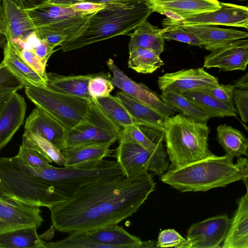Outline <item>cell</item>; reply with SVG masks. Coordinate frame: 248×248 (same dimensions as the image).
Wrapping results in <instances>:
<instances>
[{
	"label": "cell",
	"instance_id": "21",
	"mask_svg": "<svg viewBox=\"0 0 248 248\" xmlns=\"http://www.w3.org/2000/svg\"><path fill=\"white\" fill-rule=\"evenodd\" d=\"M116 96L126 108L135 124L164 131L168 117L122 91L117 93Z\"/></svg>",
	"mask_w": 248,
	"mask_h": 248
},
{
	"label": "cell",
	"instance_id": "23",
	"mask_svg": "<svg viewBox=\"0 0 248 248\" xmlns=\"http://www.w3.org/2000/svg\"><path fill=\"white\" fill-rule=\"evenodd\" d=\"M94 242L110 248H140V238L133 235L118 224L86 231Z\"/></svg>",
	"mask_w": 248,
	"mask_h": 248
},
{
	"label": "cell",
	"instance_id": "36",
	"mask_svg": "<svg viewBox=\"0 0 248 248\" xmlns=\"http://www.w3.org/2000/svg\"><path fill=\"white\" fill-rule=\"evenodd\" d=\"M108 73L104 72L98 73L96 76L91 78L88 85L90 96L97 98L109 95L114 88Z\"/></svg>",
	"mask_w": 248,
	"mask_h": 248
},
{
	"label": "cell",
	"instance_id": "50",
	"mask_svg": "<svg viewBox=\"0 0 248 248\" xmlns=\"http://www.w3.org/2000/svg\"><path fill=\"white\" fill-rule=\"evenodd\" d=\"M123 0H86L87 1L92 2L99 4H106L109 3L116 2Z\"/></svg>",
	"mask_w": 248,
	"mask_h": 248
},
{
	"label": "cell",
	"instance_id": "9",
	"mask_svg": "<svg viewBox=\"0 0 248 248\" xmlns=\"http://www.w3.org/2000/svg\"><path fill=\"white\" fill-rule=\"evenodd\" d=\"M219 9L190 16L179 20L168 17L162 21L166 26H183L193 25H224L248 29V8L246 6L219 2Z\"/></svg>",
	"mask_w": 248,
	"mask_h": 248
},
{
	"label": "cell",
	"instance_id": "13",
	"mask_svg": "<svg viewBox=\"0 0 248 248\" xmlns=\"http://www.w3.org/2000/svg\"><path fill=\"white\" fill-rule=\"evenodd\" d=\"M158 86L162 92L170 90L180 93L219 84L217 78L203 67L184 69L167 73L158 77Z\"/></svg>",
	"mask_w": 248,
	"mask_h": 248
},
{
	"label": "cell",
	"instance_id": "10",
	"mask_svg": "<svg viewBox=\"0 0 248 248\" xmlns=\"http://www.w3.org/2000/svg\"><path fill=\"white\" fill-rule=\"evenodd\" d=\"M230 218L226 214L216 216L192 225L181 248H216L220 245L229 230Z\"/></svg>",
	"mask_w": 248,
	"mask_h": 248
},
{
	"label": "cell",
	"instance_id": "52",
	"mask_svg": "<svg viewBox=\"0 0 248 248\" xmlns=\"http://www.w3.org/2000/svg\"><path fill=\"white\" fill-rule=\"evenodd\" d=\"M7 40L5 35L2 32H0V48H3L6 43Z\"/></svg>",
	"mask_w": 248,
	"mask_h": 248
},
{
	"label": "cell",
	"instance_id": "35",
	"mask_svg": "<svg viewBox=\"0 0 248 248\" xmlns=\"http://www.w3.org/2000/svg\"><path fill=\"white\" fill-rule=\"evenodd\" d=\"M43 243L45 248H110L108 245L94 242L87 232L83 230L71 232L67 238L62 240Z\"/></svg>",
	"mask_w": 248,
	"mask_h": 248
},
{
	"label": "cell",
	"instance_id": "25",
	"mask_svg": "<svg viewBox=\"0 0 248 248\" xmlns=\"http://www.w3.org/2000/svg\"><path fill=\"white\" fill-rule=\"evenodd\" d=\"M112 144L103 142L66 147L62 151L65 158L64 166H76L110 156L114 152L109 148Z\"/></svg>",
	"mask_w": 248,
	"mask_h": 248
},
{
	"label": "cell",
	"instance_id": "53",
	"mask_svg": "<svg viewBox=\"0 0 248 248\" xmlns=\"http://www.w3.org/2000/svg\"><path fill=\"white\" fill-rule=\"evenodd\" d=\"M29 3H30L31 6H36L39 5L46 0H25Z\"/></svg>",
	"mask_w": 248,
	"mask_h": 248
},
{
	"label": "cell",
	"instance_id": "29",
	"mask_svg": "<svg viewBox=\"0 0 248 248\" xmlns=\"http://www.w3.org/2000/svg\"><path fill=\"white\" fill-rule=\"evenodd\" d=\"M162 29L150 23L147 20L129 33V50L136 47L152 49L159 54L164 49V39L161 35Z\"/></svg>",
	"mask_w": 248,
	"mask_h": 248
},
{
	"label": "cell",
	"instance_id": "33",
	"mask_svg": "<svg viewBox=\"0 0 248 248\" xmlns=\"http://www.w3.org/2000/svg\"><path fill=\"white\" fill-rule=\"evenodd\" d=\"M22 142L40 151L50 163L54 162L59 166H64L65 158L62 151L40 136L24 131Z\"/></svg>",
	"mask_w": 248,
	"mask_h": 248
},
{
	"label": "cell",
	"instance_id": "4",
	"mask_svg": "<svg viewBox=\"0 0 248 248\" xmlns=\"http://www.w3.org/2000/svg\"><path fill=\"white\" fill-rule=\"evenodd\" d=\"M166 152L175 168L214 156L208 147L207 123L196 121L182 113L168 117L164 125Z\"/></svg>",
	"mask_w": 248,
	"mask_h": 248
},
{
	"label": "cell",
	"instance_id": "31",
	"mask_svg": "<svg viewBox=\"0 0 248 248\" xmlns=\"http://www.w3.org/2000/svg\"><path fill=\"white\" fill-rule=\"evenodd\" d=\"M158 52L136 47L129 50L128 66L138 73L151 74L164 64Z\"/></svg>",
	"mask_w": 248,
	"mask_h": 248
},
{
	"label": "cell",
	"instance_id": "5",
	"mask_svg": "<svg viewBox=\"0 0 248 248\" xmlns=\"http://www.w3.org/2000/svg\"><path fill=\"white\" fill-rule=\"evenodd\" d=\"M27 96L36 106L57 120L67 130L84 117L90 99L54 90L47 86L25 87Z\"/></svg>",
	"mask_w": 248,
	"mask_h": 248
},
{
	"label": "cell",
	"instance_id": "32",
	"mask_svg": "<svg viewBox=\"0 0 248 248\" xmlns=\"http://www.w3.org/2000/svg\"><path fill=\"white\" fill-rule=\"evenodd\" d=\"M160 96L168 105L177 109L184 115L196 121L207 123L210 119L182 93L168 90L162 92Z\"/></svg>",
	"mask_w": 248,
	"mask_h": 248
},
{
	"label": "cell",
	"instance_id": "41",
	"mask_svg": "<svg viewBox=\"0 0 248 248\" xmlns=\"http://www.w3.org/2000/svg\"><path fill=\"white\" fill-rule=\"evenodd\" d=\"M185 241L186 239L174 229H169L163 230L159 233L156 247L181 248Z\"/></svg>",
	"mask_w": 248,
	"mask_h": 248
},
{
	"label": "cell",
	"instance_id": "26",
	"mask_svg": "<svg viewBox=\"0 0 248 248\" xmlns=\"http://www.w3.org/2000/svg\"><path fill=\"white\" fill-rule=\"evenodd\" d=\"M98 73L63 76L46 73L47 86L54 90L80 97L90 99L88 85L89 80Z\"/></svg>",
	"mask_w": 248,
	"mask_h": 248
},
{
	"label": "cell",
	"instance_id": "57",
	"mask_svg": "<svg viewBox=\"0 0 248 248\" xmlns=\"http://www.w3.org/2000/svg\"></svg>",
	"mask_w": 248,
	"mask_h": 248
},
{
	"label": "cell",
	"instance_id": "20",
	"mask_svg": "<svg viewBox=\"0 0 248 248\" xmlns=\"http://www.w3.org/2000/svg\"><path fill=\"white\" fill-rule=\"evenodd\" d=\"M181 27L197 36L202 42L204 48L210 51L232 41L248 37L246 31L220 28L212 25H193Z\"/></svg>",
	"mask_w": 248,
	"mask_h": 248
},
{
	"label": "cell",
	"instance_id": "38",
	"mask_svg": "<svg viewBox=\"0 0 248 248\" xmlns=\"http://www.w3.org/2000/svg\"><path fill=\"white\" fill-rule=\"evenodd\" d=\"M16 156L22 162L34 167H45L50 165L46 157L37 149L22 142Z\"/></svg>",
	"mask_w": 248,
	"mask_h": 248
},
{
	"label": "cell",
	"instance_id": "2",
	"mask_svg": "<svg viewBox=\"0 0 248 248\" xmlns=\"http://www.w3.org/2000/svg\"><path fill=\"white\" fill-rule=\"evenodd\" d=\"M148 0H123L106 4L92 14L79 31L60 47L63 52L113 37L128 35L153 13Z\"/></svg>",
	"mask_w": 248,
	"mask_h": 248
},
{
	"label": "cell",
	"instance_id": "27",
	"mask_svg": "<svg viewBox=\"0 0 248 248\" xmlns=\"http://www.w3.org/2000/svg\"><path fill=\"white\" fill-rule=\"evenodd\" d=\"M217 139L225 152V155L231 160L242 155H248V140L239 130L221 124L217 128Z\"/></svg>",
	"mask_w": 248,
	"mask_h": 248
},
{
	"label": "cell",
	"instance_id": "42",
	"mask_svg": "<svg viewBox=\"0 0 248 248\" xmlns=\"http://www.w3.org/2000/svg\"><path fill=\"white\" fill-rule=\"evenodd\" d=\"M34 32L42 41L54 48L61 46L68 39L66 35L43 28H36Z\"/></svg>",
	"mask_w": 248,
	"mask_h": 248
},
{
	"label": "cell",
	"instance_id": "7",
	"mask_svg": "<svg viewBox=\"0 0 248 248\" xmlns=\"http://www.w3.org/2000/svg\"><path fill=\"white\" fill-rule=\"evenodd\" d=\"M25 9L35 28H43L60 33L67 36V40L79 31L92 15L76 11L70 6L46 2L25 7Z\"/></svg>",
	"mask_w": 248,
	"mask_h": 248
},
{
	"label": "cell",
	"instance_id": "55",
	"mask_svg": "<svg viewBox=\"0 0 248 248\" xmlns=\"http://www.w3.org/2000/svg\"><path fill=\"white\" fill-rule=\"evenodd\" d=\"M0 32L3 33V32H2V26H1V20H0Z\"/></svg>",
	"mask_w": 248,
	"mask_h": 248
},
{
	"label": "cell",
	"instance_id": "3",
	"mask_svg": "<svg viewBox=\"0 0 248 248\" xmlns=\"http://www.w3.org/2000/svg\"><path fill=\"white\" fill-rule=\"evenodd\" d=\"M160 177L162 182L181 192L206 191L241 180L247 186L248 160L241 156L234 163L225 155H214L182 167L169 168Z\"/></svg>",
	"mask_w": 248,
	"mask_h": 248
},
{
	"label": "cell",
	"instance_id": "43",
	"mask_svg": "<svg viewBox=\"0 0 248 248\" xmlns=\"http://www.w3.org/2000/svg\"><path fill=\"white\" fill-rule=\"evenodd\" d=\"M233 100L241 120L248 122V90L235 89Z\"/></svg>",
	"mask_w": 248,
	"mask_h": 248
},
{
	"label": "cell",
	"instance_id": "24",
	"mask_svg": "<svg viewBox=\"0 0 248 248\" xmlns=\"http://www.w3.org/2000/svg\"><path fill=\"white\" fill-rule=\"evenodd\" d=\"M3 50L4 58L2 62L22 81L24 87L29 86H47V80L22 58L10 41H7Z\"/></svg>",
	"mask_w": 248,
	"mask_h": 248
},
{
	"label": "cell",
	"instance_id": "22",
	"mask_svg": "<svg viewBox=\"0 0 248 248\" xmlns=\"http://www.w3.org/2000/svg\"><path fill=\"white\" fill-rule=\"evenodd\" d=\"M124 128L135 141L151 153L163 164L169 166L167 154L163 145L164 132L158 129L134 124Z\"/></svg>",
	"mask_w": 248,
	"mask_h": 248
},
{
	"label": "cell",
	"instance_id": "12",
	"mask_svg": "<svg viewBox=\"0 0 248 248\" xmlns=\"http://www.w3.org/2000/svg\"><path fill=\"white\" fill-rule=\"evenodd\" d=\"M43 220L40 207L0 199V234L24 227L37 228Z\"/></svg>",
	"mask_w": 248,
	"mask_h": 248
},
{
	"label": "cell",
	"instance_id": "48",
	"mask_svg": "<svg viewBox=\"0 0 248 248\" xmlns=\"http://www.w3.org/2000/svg\"><path fill=\"white\" fill-rule=\"evenodd\" d=\"M15 92H16L13 91L0 92V114Z\"/></svg>",
	"mask_w": 248,
	"mask_h": 248
},
{
	"label": "cell",
	"instance_id": "8",
	"mask_svg": "<svg viewBox=\"0 0 248 248\" xmlns=\"http://www.w3.org/2000/svg\"><path fill=\"white\" fill-rule=\"evenodd\" d=\"M119 144L113 156L123 174L130 177L143 170H150L159 177L168 169L167 166L133 140L122 128L118 138Z\"/></svg>",
	"mask_w": 248,
	"mask_h": 248
},
{
	"label": "cell",
	"instance_id": "40",
	"mask_svg": "<svg viewBox=\"0 0 248 248\" xmlns=\"http://www.w3.org/2000/svg\"><path fill=\"white\" fill-rule=\"evenodd\" d=\"M24 85L2 62L0 63V92H17Z\"/></svg>",
	"mask_w": 248,
	"mask_h": 248
},
{
	"label": "cell",
	"instance_id": "11",
	"mask_svg": "<svg viewBox=\"0 0 248 248\" xmlns=\"http://www.w3.org/2000/svg\"><path fill=\"white\" fill-rule=\"evenodd\" d=\"M107 64L113 74L111 78L112 83L122 92L154 108L167 117H171L177 112L181 113L180 110L166 104L160 95L145 85L132 80L116 65L111 59H108Z\"/></svg>",
	"mask_w": 248,
	"mask_h": 248
},
{
	"label": "cell",
	"instance_id": "19",
	"mask_svg": "<svg viewBox=\"0 0 248 248\" xmlns=\"http://www.w3.org/2000/svg\"><path fill=\"white\" fill-rule=\"evenodd\" d=\"M246 194L237 200V209L230 219L223 248H248V186Z\"/></svg>",
	"mask_w": 248,
	"mask_h": 248
},
{
	"label": "cell",
	"instance_id": "45",
	"mask_svg": "<svg viewBox=\"0 0 248 248\" xmlns=\"http://www.w3.org/2000/svg\"><path fill=\"white\" fill-rule=\"evenodd\" d=\"M106 5V4L84 1L77 2L70 6L76 11L84 14H93L103 9Z\"/></svg>",
	"mask_w": 248,
	"mask_h": 248
},
{
	"label": "cell",
	"instance_id": "16",
	"mask_svg": "<svg viewBox=\"0 0 248 248\" xmlns=\"http://www.w3.org/2000/svg\"><path fill=\"white\" fill-rule=\"evenodd\" d=\"M153 12L175 20L219 8L217 0H148Z\"/></svg>",
	"mask_w": 248,
	"mask_h": 248
},
{
	"label": "cell",
	"instance_id": "46",
	"mask_svg": "<svg viewBox=\"0 0 248 248\" xmlns=\"http://www.w3.org/2000/svg\"><path fill=\"white\" fill-rule=\"evenodd\" d=\"M46 43L42 42L39 46L33 49L42 63L46 66V63L51 55L56 50Z\"/></svg>",
	"mask_w": 248,
	"mask_h": 248
},
{
	"label": "cell",
	"instance_id": "1",
	"mask_svg": "<svg viewBox=\"0 0 248 248\" xmlns=\"http://www.w3.org/2000/svg\"><path fill=\"white\" fill-rule=\"evenodd\" d=\"M155 186L148 170L89 183L49 208L52 225L69 233L118 224L138 210Z\"/></svg>",
	"mask_w": 248,
	"mask_h": 248
},
{
	"label": "cell",
	"instance_id": "34",
	"mask_svg": "<svg viewBox=\"0 0 248 248\" xmlns=\"http://www.w3.org/2000/svg\"><path fill=\"white\" fill-rule=\"evenodd\" d=\"M96 100L106 113L122 128L128 127L135 124L126 108L116 96L109 94Z\"/></svg>",
	"mask_w": 248,
	"mask_h": 248
},
{
	"label": "cell",
	"instance_id": "18",
	"mask_svg": "<svg viewBox=\"0 0 248 248\" xmlns=\"http://www.w3.org/2000/svg\"><path fill=\"white\" fill-rule=\"evenodd\" d=\"M26 108L24 97L15 92L0 114V151L23 124Z\"/></svg>",
	"mask_w": 248,
	"mask_h": 248
},
{
	"label": "cell",
	"instance_id": "54",
	"mask_svg": "<svg viewBox=\"0 0 248 248\" xmlns=\"http://www.w3.org/2000/svg\"><path fill=\"white\" fill-rule=\"evenodd\" d=\"M0 199H9L7 198L4 194L3 193V192L0 190Z\"/></svg>",
	"mask_w": 248,
	"mask_h": 248
},
{
	"label": "cell",
	"instance_id": "56",
	"mask_svg": "<svg viewBox=\"0 0 248 248\" xmlns=\"http://www.w3.org/2000/svg\"><path fill=\"white\" fill-rule=\"evenodd\" d=\"M76 1L78 2H82V1H86V0H76Z\"/></svg>",
	"mask_w": 248,
	"mask_h": 248
},
{
	"label": "cell",
	"instance_id": "6",
	"mask_svg": "<svg viewBox=\"0 0 248 248\" xmlns=\"http://www.w3.org/2000/svg\"><path fill=\"white\" fill-rule=\"evenodd\" d=\"M122 129L101 108L96 98L91 97L83 119L67 131L65 148L91 143L113 144Z\"/></svg>",
	"mask_w": 248,
	"mask_h": 248
},
{
	"label": "cell",
	"instance_id": "28",
	"mask_svg": "<svg viewBox=\"0 0 248 248\" xmlns=\"http://www.w3.org/2000/svg\"><path fill=\"white\" fill-rule=\"evenodd\" d=\"M182 94L210 118L237 116V112L234 106L227 105L205 93L191 90Z\"/></svg>",
	"mask_w": 248,
	"mask_h": 248
},
{
	"label": "cell",
	"instance_id": "49",
	"mask_svg": "<svg viewBox=\"0 0 248 248\" xmlns=\"http://www.w3.org/2000/svg\"><path fill=\"white\" fill-rule=\"evenodd\" d=\"M45 2L62 6H71L78 2L76 0H46Z\"/></svg>",
	"mask_w": 248,
	"mask_h": 248
},
{
	"label": "cell",
	"instance_id": "37",
	"mask_svg": "<svg viewBox=\"0 0 248 248\" xmlns=\"http://www.w3.org/2000/svg\"><path fill=\"white\" fill-rule=\"evenodd\" d=\"M161 35L164 40L176 41L201 47L203 46V44L197 36L181 26L164 27L162 29Z\"/></svg>",
	"mask_w": 248,
	"mask_h": 248
},
{
	"label": "cell",
	"instance_id": "15",
	"mask_svg": "<svg viewBox=\"0 0 248 248\" xmlns=\"http://www.w3.org/2000/svg\"><path fill=\"white\" fill-rule=\"evenodd\" d=\"M248 63V40H235L211 51L204 57L203 67L217 68L225 71H244Z\"/></svg>",
	"mask_w": 248,
	"mask_h": 248
},
{
	"label": "cell",
	"instance_id": "30",
	"mask_svg": "<svg viewBox=\"0 0 248 248\" xmlns=\"http://www.w3.org/2000/svg\"><path fill=\"white\" fill-rule=\"evenodd\" d=\"M37 228H19L0 234V248H45Z\"/></svg>",
	"mask_w": 248,
	"mask_h": 248
},
{
	"label": "cell",
	"instance_id": "17",
	"mask_svg": "<svg viewBox=\"0 0 248 248\" xmlns=\"http://www.w3.org/2000/svg\"><path fill=\"white\" fill-rule=\"evenodd\" d=\"M24 128L25 131L46 139L61 151L65 148L66 128L38 107L27 118Z\"/></svg>",
	"mask_w": 248,
	"mask_h": 248
},
{
	"label": "cell",
	"instance_id": "51",
	"mask_svg": "<svg viewBox=\"0 0 248 248\" xmlns=\"http://www.w3.org/2000/svg\"><path fill=\"white\" fill-rule=\"evenodd\" d=\"M155 244H156V243L155 241H152L142 242V244L140 246V248H155V247H156V246H155Z\"/></svg>",
	"mask_w": 248,
	"mask_h": 248
},
{
	"label": "cell",
	"instance_id": "14",
	"mask_svg": "<svg viewBox=\"0 0 248 248\" xmlns=\"http://www.w3.org/2000/svg\"><path fill=\"white\" fill-rule=\"evenodd\" d=\"M0 18L7 41L26 39L36 29L20 0H2Z\"/></svg>",
	"mask_w": 248,
	"mask_h": 248
},
{
	"label": "cell",
	"instance_id": "47",
	"mask_svg": "<svg viewBox=\"0 0 248 248\" xmlns=\"http://www.w3.org/2000/svg\"><path fill=\"white\" fill-rule=\"evenodd\" d=\"M233 86L235 89L248 90V73H246L237 79L234 82Z\"/></svg>",
	"mask_w": 248,
	"mask_h": 248
},
{
	"label": "cell",
	"instance_id": "44",
	"mask_svg": "<svg viewBox=\"0 0 248 248\" xmlns=\"http://www.w3.org/2000/svg\"><path fill=\"white\" fill-rule=\"evenodd\" d=\"M13 47L19 54L22 58L32 69H33L45 79L47 80L46 66L42 63L33 50H18L14 46Z\"/></svg>",
	"mask_w": 248,
	"mask_h": 248
},
{
	"label": "cell",
	"instance_id": "39",
	"mask_svg": "<svg viewBox=\"0 0 248 248\" xmlns=\"http://www.w3.org/2000/svg\"><path fill=\"white\" fill-rule=\"evenodd\" d=\"M234 90L233 85L218 84L193 90L205 93L227 105L234 106L233 96Z\"/></svg>",
	"mask_w": 248,
	"mask_h": 248
}]
</instances>
